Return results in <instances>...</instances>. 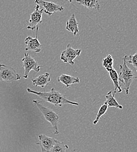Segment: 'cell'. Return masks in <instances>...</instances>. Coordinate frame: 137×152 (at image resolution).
Wrapping results in <instances>:
<instances>
[{"label": "cell", "mask_w": 137, "mask_h": 152, "mask_svg": "<svg viewBox=\"0 0 137 152\" xmlns=\"http://www.w3.org/2000/svg\"><path fill=\"white\" fill-rule=\"evenodd\" d=\"M27 92L29 94L37 95L44 101L48 102L56 107H61L65 104H71L74 105H79L78 102H73L68 99L65 95L57 91L53 88H51V91L49 92L36 91L30 88H27Z\"/></svg>", "instance_id": "cell-1"}, {"label": "cell", "mask_w": 137, "mask_h": 152, "mask_svg": "<svg viewBox=\"0 0 137 152\" xmlns=\"http://www.w3.org/2000/svg\"><path fill=\"white\" fill-rule=\"evenodd\" d=\"M123 64L120 65V74L118 75V80L123 84L125 93L127 95L129 94V90L131 84L134 79L137 78L136 72L130 69L127 64L125 55L123 58Z\"/></svg>", "instance_id": "cell-2"}, {"label": "cell", "mask_w": 137, "mask_h": 152, "mask_svg": "<svg viewBox=\"0 0 137 152\" xmlns=\"http://www.w3.org/2000/svg\"><path fill=\"white\" fill-rule=\"evenodd\" d=\"M33 104L39 110L41 114L43 115L46 120L50 122L52 126L51 128L53 130V133L54 134H59L58 129V122L59 121V116L53 110L45 107L41 104V102L38 100H33Z\"/></svg>", "instance_id": "cell-3"}, {"label": "cell", "mask_w": 137, "mask_h": 152, "mask_svg": "<svg viewBox=\"0 0 137 152\" xmlns=\"http://www.w3.org/2000/svg\"><path fill=\"white\" fill-rule=\"evenodd\" d=\"M22 61L25 70L23 78L25 79L28 78V75L32 70L38 73L40 71V68L43 66L39 65L38 61L28 53H24V57L22 59Z\"/></svg>", "instance_id": "cell-4"}, {"label": "cell", "mask_w": 137, "mask_h": 152, "mask_svg": "<svg viewBox=\"0 0 137 152\" xmlns=\"http://www.w3.org/2000/svg\"><path fill=\"white\" fill-rule=\"evenodd\" d=\"M21 76L11 67L0 64V81L7 83L20 80Z\"/></svg>", "instance_id": "cell-5"}, {"label": "cell", "mask_w": 137, "mask_h": 152, "mask_svg": "<svg viewBox=\"0 0 137 152\" xmlns=\"http://www.w3.org/2000/svg\"><path fill=\"white\" fill-rule=\"evenodd\" d=\"M35 2L42 10L43 12L48 15H51L57 12H62L64 10L62 6L53 2L44 0H35Z\"/></svg>", "instance_id": "cell-6"}, {"label": "cell", "mask_w": 137, "mask_h": 152, "mask_svg": "<svg viewBox=\"0 0 137 152\" xmlns=\"http://www.w3.org/2000/svg\"><path fill=\"white\" fill-rule=\"evenodd\" d=\"M80 49H74L71 46L70 44H68L67 46V49L61 53L60 55V60L64 63H69L71 65H74L75 63L74 62V60L76 57L80 56Z\"/></svg>", "instance_id": "cell-7"}, {"label": "cell", "mask_w": 137, "mask_h": 152, "mask_svg": "<svg viewBox=\"0 0 137 152\" xmlns=\"http://www.w3.org/2000/svg\"><path fill=\"white\" fill-rule=\"evenodd\" d=\"M35 11L30 14V18L28 22L27 29L34 31L39 28L40 24L42 22V14L43 11L38 5L35 7Z\"/></svg>", "instance_id": "cell-8"}, {"label": "cell", "mask_w": 137, "mask_h": 152, "mask_svg": "<svg viewBox=\"0 0 137 152\" xmlns=\"http://www.w3.org/2000/svg\"><path fill=\"white\" fill-rule=\"evenodd\" d=\"M38 142L36 144L39 146L41 152H49L51 149L54 146L57 139L51 137L44 134H40L38 136Z\"/></svg>", "instance_id": "cell-9"}, {"label": "cell", "mask_w": 137, "mask_h": 152, "mask_svg": "<svg viewBox=\"0 0 137 152\" xmlns=\"http://www.w3.org/2000/svg\"><path fill=\"white\" fill-rule=\"evenodd\" d=\"M36 29V34L35 38H33L32 37H28L25 40V44L26 45V51L40 53L42 49V45L40 44L39 41L38 39L39 28H37Z\"/></svg>", "instance_id": "cell-10"}, {"label": "cell", "mask_w": 137, "mask_h": 152, "mask_svg": "<svg viewBox=\"0 0 137 152\" xmlns=\"http://www.w3.org/2000/svg\"><path fill=\"white\" fill-rule=\"evenodd\" d=\"M50 81L51 78L50 77V74L49 73H45L44 75H41L36 78L32 79V82L33 86L40 87L42 88L46 87Z\"/></svg>", "instance_id": "cell-11"}, {"label": "cell", "mask_w": 137, "mask_h": 152, "mask_svg": "<svg viewBox=\"0 0 137 152\" xmlns=\"http://www.w3.org/2000/svg\"><path fill=\"white\" fill-rule=\"evenodd\" d=\"M57 81L62 83L66 87L69 88L74 84L79 83V78L78 77L70 76L62 74L57 78Z\"/></svg>", "instance_id": "cell-12"}, {"label": "cell", "mask_w": 137, "mask_h": 152, "mask_svg": "<svg viewBox=\"0 0 137 152\" xmlns=\"http://www.w3.org/2000/svg\"><path fill=\"white\" fill-rule=\"evenodd\" d=\"M66 29L71 32L74 36H76L77 34H78V23L75 18V14H72L66 23Z\"/></svg>", "instance_id": "cell-13"}, {"label": "cell", "mask_w": 137, "mask_h": 152, "mask_svg": "<svg viewBox=\"0 0 137 152\" xmlns=\"http://www.w3.org/2000/svg\"><path fill=\"white\" fill-rule=\"evenodd\" d=\"M109 72V75L110 76L111 80H112L113 84L115 86V91L113 94L115 95V94L118 93H120L122 92V89L121 86L119 85L118 83V75L117 72H116V70L113 68L112 70H110V71L108 72Z\"/></svg>", "instance_id": "cell-14"}, {"label": "cell", "mask_w": 137, "mask_h": 152, "mask_svg": "<svg viewBox=\"0 0 137 152\" xmlns=\"http://www.w3.org/2000/svg\"><path fill=\"white\" fill-rule=\"evenodd\" d=\"M76 2L79 5H82L90 10L93 9L98 10L100 7L98 0H77Z\"/></svg>", "instance_id": "cell-15"}, {"label": "cell", "mask_w": 137, "mask_h": 152, "mask_svg": "<svg viewBox=\"0 0 137 152\" xmlns=\"http://www.w3.org/2000/svg\"><path fill=\"white\" fill-rule=\"evenodd\" d=\"M106 104L107 105L108 107H115L120 110L123 109V106L120 105L117 101L116 100L115 98V95L112 94V92L110 91L107 93V94L106 95Z\"/></svg>", "instance_id": "cell-16"}, {"label": "cell", "mask_w": 137, "mask_h": 152, "mask_svg": "<svg viewBox=\"0 0 137 152\" xmlns=\"http://www.w3.org/2000/svg\"><path fill=\"white\" fill-rule=\"evenodd\" d=\"M68 149V146L67 145L57 140L49 152H67Z\"/></svg>", "instance_id": "cell-17"}, {"label": "cell", "mask_w": 137, "mask_h": 152, "mask_svg": "<svg viewBox=\"0 0 137 152\" xmlns=\"http://www.w3.org/2000/svg\"><path fill=\"white\" fill-rule=\"evenodd\" d=\"M113 63L114 60L113 57L110 55H108L104 58H103L102 65L106 70L109 72L113 68Z\"/></svg>", "instance_id": "cell-18"}, {"label": "cell", "mask_w": 137, "mask_h": 152, "mask_svg": "<svg viewBox=\"0 0 137 152\" xmlns=\"http://www.w3.org/2000/svg\"><path fill=\"white\" fill-rule=\"evenodd\" d=\"M107 109H108L107 105L106 104V102H104L102 104V105L99 108V109L98 110V113L96 115V117L95 121L93 122V124L94 125L97 124V123L99 122V121L100 118L101 117V116H103L104 114H106Z\"/></svg>", "instance_id": "cell-19"}, {"label": "cell", "mask_w": 137, "mask_h": 152, "mask_svg": "<svg viewBox=\"0 0 137 152\" xmlns=\"http://www.w3.org/2000/svg\"><path fill=\"white\" fill-rule=\"evenodd\" d=\"M125 60L127 63H130L133 64V66L136 68L137 70V53H136L135 54L133 55H130L127 56L125 55Z\"/></svg>", "instance_id": "cell-20"}, {"label": "cell", "mask_w": 137, "mask_h": 152, "mask_svg": "<svg viewBox=\"0 0 137 152\" xmlns=\"http://www.w3.org/2000/svg\"><path fill=\"white\" fill-rule=\"evenodd\" d=\"M67 1H68L69 2H72V0H67Z\"/></svg>", "instance_id": "cell-21"}]
</instances>
